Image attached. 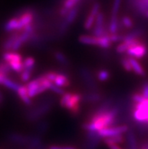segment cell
Instances as JSON below:
<instances>
[{
	"mask_svg": "<svg viewBox=\"0 0 148 149\" xmlns=\"http://www.w3.org/2000/svg\"><path fill=\"white\" fill-rule=\"evenodd\" d=\"M83 102V95L77 93H66L61 95L60 104L73 114H79L81 109V102Z\"/></svg>",
	"mask_w": 148,
	"mask_h": 149,
	"instance_id": "1",
	"label": "cell"
},
{
	"mask_svg": "<svg viewBox=\"0 0 148 149\" xmlns=\"http://www.w3.org/2000/svg\"><path fill=\"white\" fill-rule=\"evenodd\" d=\"M51 82L45 78V75L40 76L39 77L33 79L26 84L28 95L30 98H34L38 95L42 94L45 91L49 89Z\"/></svg>",
	"mask_w": 148,
	"mask_h": 149,
	"instance_id": "2",
	"label": "cell"
},
{
	"mask_svg": "<svg viewBox=\"0 0 148 149\" xmlns=\"http://www.w3.org/2000/svg\"><path fill=\"white\" fill-rule=\"evenodd\" d=\"M52 105L53 101L51 99H45L42 102H40L36 107L29 111L27 113V118L32 121L40 120L50 111Z\"/></svg>",
	"mask_w": 148,
	"mask_h": 149,
	"instance_id": "3",
	"label": "cell"
},
{
	"mask_svg": "<svg viewBox=\"0 0 148 149\" xmlns=\"http://www.w3.org/2000/svg\"><path fill=\"white\" fill-rule=\"evenodd\" d=\"M131 115L135 123L148 124V99L141 103H133Z\"/></svg>",
	"mask_w": 148,
	"mask_h": 149,
	"instance_id": "4",
	"label": "cell"
},
{
	"mask_svg": "<svg viewBox=\"0 0 148 149\" xmlns=\"http://www.w3.org/2000/svg\"><path fill=\"white\" fill-rule=\"evenodd\" d=\"M3 61L8 63L11 70L21 74L24 70L22 56L16 52H5L2 54Z\"/></svg>",
	"mask_w": 148,
	"mask_h": 149,
	"instance_id": "5",
	"label": "cell"
},
{
	"mask_svg": "<svg viewBox=\"0 0 148 149\" xmlns=\"http://www.w3.org/2000/svg\"><path fill=\"white\" fill-rule=\"evenodd\" d=\"M129 130V128L127 125L119 124L103 129V130L98 131V132L101 139H105L112 137V136H119V135H123V133L127 132Z\"/></svg>",
	"mask_w": 148,
	"mask_h": 149,
	"instance_id": "6",
	"label": "cell"
},
{
	"mask_svg": "<svg viewBox=\"0 0 148 149\" xmlns=\"http://www.w3.org/2000/svg\"><path fill=\"white\" fill-rule=\"evenodd\" d=\"M148 52V48L146 42L142 41L137 45L129 48L126 52L127 56L131 57L135 59H141L145 56Z\"/></svg>",
	"mask_w": 148,
	"mask_h": 149,
	"instance_id": "7",
	"label": "cell"
},
{
	"mask_svg": "<svg viewBox=\"0 0 148 149\" xmlns=\"http://www.w3.org/2000/svg\"><path fill=\"white\" fill-rule=\"evenodd\" d=\"M108 33V30L105 26L104 15L103 12H99L96 17L95 22H94L93 30H92V34L93 36L99 37V36H105Z\"/></svg>",
	"mask_w": 148,
	"mask_h": 149,
	"instance_id": "8",
	"label": "cell"
},
{
	"mask_svg": "<svg viewBox=\"0 0 148 149\" xmlns=\"http://www.w3.org/2000/svg\"><path fill=\"white\" fill-rule=\"evenodd\" d=\"M79 75L85 84L91 89L90 91H97V84L92 71L88 68H81L79 70Z\"/></svg>",
	"mask_w": 148,
	"mask_h": 149,
	"instance_id": "9",
	"label": "cell"
},
{
	"mask_svg": "<svg viewBox=\"0 0 148 149\" xmlns=\"http://www.w3.org/2000/svg\"><path fill=\"white\" fill-rule=\"evenodd\" d=\"M100 12V4L98 2L95 3L92 6V8L90 10V12L87 16L86 19L84 22V28L85 30H90L94 26L95 19L98 14Z\"/></svg>",
	"mask_w": 148,
	"mask_h": 149,
	"instance_id": "10",
	"label": "cell"
},
{
	"mask_svg": "<svg viewBox=\"0 0 148 149\" xmlns=\"http://www.w3.org/2000/svg\"><path fill=\"white\" fill-rule=\"evenodd\" d=\"M131 5L135 11L141 15H145L148 11V0H130Z\"/></svg>",
	"mask_w": 148,
	"mask_h": 149,
	"instance_id": "11",
	"label": "cell"
},
{
	"mask_svg": "<svg viewBox=\"0 0 148 149\" xmlns=\"http://www.w3.org/2000/svg\"><path fill=\"white\" fill-rule=\"evenodd\" d=\"M102 100V95L97 91H89L83 95V102L86 103H98Z\"/></svg>",
	"mask_w": 148,
	"mask_h": 149,
	"instance_id": "12",
	"label": "cell"
},
{
	"mask_svg": "<svg viewBox=\"0 0 148 149\" xmlns=\"http://www.w3.org/2000/svg\"><path fill=\"white\" fill-rule=\"evenodd\" d=\"M0 84L4 86L5 87L8 88V89H11V90L14 91L15 93H17L18 91L19 88L21 87V85H20L18 83L14 81L13 79H10L7 76H4L2 77L1 80H0Z\"/></svg>",
	"mask_w": 148,
	"mask_h": 149,
	"instance_id": "13",
	"label": "cell"
},
{
	"mask_svg": "<svg viewBox=\"0 0 148 149\" xmlns=\"http://www.w3.org/2000/svg\"><path fill=\"white\" fill-rule=\"evenodd\" d=\"M19 33H20V31H15V32L11 33L9 36L6 38L3 44H2V49H3L4 52H11V48L13 46L16 39L18 36Z\"/></svg>",
	"mask_w": 148,
	"mask_h": 149,
	"instance_id": "14",
	"label": "cell"
},
{
	"mask_svg": "<svg viewBox=\"0 0 148 149\" xmlns=\"http://www.w3.org/2000/svg\"><path fill=\"white\" fill-rule=\"evenodd\" d=\"M17 94L19 98H21V100L24 102V104L27 106L32 105V101H31V98L29 96L28 91L26 89V85H21L17 92Z\"/></svg>",
	"mask_w": 148,
	"mask_h": 149,
	"instance_id": "15",
	"label": "cell"
},
{
	"mask_svg": "<svg viewBox=\"0 0 148 149\" xmlns=\"http://www.w3.org/2000/svg\"><path fill=\"white\" fill-rule=\"evenodd\" d=\"M8 137L11 142H14V143L21 144V145H26V144L28 145L29 140H30V136H23V135L16 133V132L10 133Z\"/></svg>",
	"mask_w": 148,
	"mask_h": 149,
	"instance_id": "16",
	"label": "cell"
},
{
	"mask_svg": "<svg viewBox=\"0 0 148 149\" xmlns=\"http://www.w3.org/2000/svg\"><path fill=\"white\" fill-rule=\"evenodd\" d=\"M54 85H56L57 86H59L60 88H64V87H67L70 85V81H69V78L65 74L63 73H58L57 74L56 78L54 79Z\"/></svg>",
	"mask_w": 148,
	"mask_h": 149,
	"instance_id": "17",
	"label": "cell"
},
{
	"mask_svg": "<svg viewBox=\"0 0 148 149\" xmlns=\"http://www.w3.org/2000/svg\"><path fill=\"white\" fill-rule=\"evenodd\" d=\"M130 62H131V68H132V71L135 72L137 75L140 77H145L146 76V71H145V68H143L142 65L140 64L137 59L129 57Z\"/></svg>",
	"mask_w": 148,
	"mask_h": 149,
	"instance_id": "18",
	"label": "cell"
},
{
	"mask_svg": "<svg viewBox=\"0 0 148 149\" xmlns=\"http://www.w3.org/2000/svg\"><path fill=\"white\" fill-rule=\"evenodd\" d=\"M120 27H121V26H120V23L118 20V17L111 15L110 21V24H109L108 26L109 33H118Z\"/></svg>",
	"mask_w": 148,
	"mask_h": 149,
	"instance_id": "19",
	"label": "cell"
},
{
	"mask_svg": "<svg viewBox=\"0 0 148 149\" xmlns=\"http://www.w3.org/2000/svg\"><path fill=\"white\" fill-rule=\"evenodd\" d=\"M4 30L8 33H13L18 31L17 30V17H14L6 21L3 26Z\"/></svg>",
	"mask_w": 148,
	"mask_h": 149,
	"instance_id": "20",
	"label": "cell"
},
{
	"mask_svg": "<svg viewBox=\"0 0 148 149\" xmlns=\"http://www.w3.org/2000/svg\"><path fill=\"white\" fill-rule=\"evenodd\" d=\"M126 140H127L129 149H138L137 140L135 137V134L132 130H129L126 132Z\"/></svg>",
	"mask_w": 148,
	"mask_h": 149,
	"instance_id": "21",
	"label": "cell"
},
{
	"mask_svg": "<svg viewBox=\"0 0 148 149\" xmlns=\"http://www.w3.org/2000/svg\"><path fill=\"white\" fill-rule=\"evenodd\" d=\"M79 41L84 45H98V37L93 35H82L79 37Z\"/></svg>",
	"mask_w": 148,
	"mask_h": 149,
	"instance_id": "22",
	"label": "cell"
},
{
	"mask_svg": "<svg viewBox=\"0 0 148 149\" xmlns=\"http://www.w3.org/2000/svg\"><path fill=\"white\" fill-rule=\"evenodd\" d=\"M112 43L113 42L109 37V33L105 35V36L98 37V45H97V46H98V47L107 49L110 48Z\"/></svg>",
	"mask_w": 148,
	"mask_h": 149,
	"instance_id": "23",
	"label": "cell"
},
{
	"mask_svg": "<svg viewBox=\"0 0 148 149\" xmlns=\"http://www.w3.org/2000/svg\"><path fill=\"white\" fill-rule=\"evenodd\" d=\"M78 11H79V8L78 7H74L72 9H70L68 12V14L66 15V17H64V21H65L68 25H70L73 21H75L76 17L77 15H78Z\"/></svg>",
	"mask_w": 148,
	"mask_h": 149,
	"instance_id": "24",
	"label": "cell"
},
{
	"mask_svg": "<svg viewBox=\"0 0 148 149\" xmlns=\"http://www.w3.org/2000/svg\"><path fill=\"white\" fill-rule=\"evenodd\" d=\"M104 143H115V144H123L126 141V139L123 136V135H119V136H112V137H109V138L103 139Z\"/></svg>",
	"mask_w": 148,
	"mask_h": 149,
	"instance_id": "25",
	"label": "cell"
},
{
	"mask_svg": "<svg viewBox=\"0 0 148 149\" xmlns=\"http://www.w3.org/2000/svg\"><path fill=\"white\" fill-rule=\"evenodd\" d=\"M54 58L57 60V61L58 63H60L61 65H64V66H68L69 65V61H68L67 58L60 52H55L54 53Z\"/></svg>",
	"mask_w": 148,
	"mask_h": 149,
	"instance_id": "26",
	"label": "cell"
},
{
	"mask_svg": "<svg viewBox=\"0 0 148 149\" xmlns=\"http://www.w3.org/2000/svg\"><path fill=\"white\" fill-rule=\"evenodd\" d=\"M120 26H123L125 29H131L134 26L133 21L131 20V18L129 16H123L120 21Z\"/></svg>",
	"mask_w": 148,
	"mask_h": 149,
	"instance_id": "27",
	"label": "cell"
},
{
	"mask_svg": "<svg viewBox=\"0 0 148 149\" xmlns=\"http://www.w3.org/2000/svg\"><path fill=\"white\" fill-rule=\"evenodd\" d=\"M96 77L97 79L101 82H105L107 81V79H109V78L110 77V73L107 70H105V69H101L99 70L97 74H96Z\"/></svg>",
	"mask_w": 148,
	"mask_h": 149,
	"instance_id": "28",
	"label": "cell"
},
{
	"mask_svg": "<svg viewBox=\"0 0 148 149\" xmlns=\"http://www.w3.org/2000/svg\"><path fill=\"white\" fill-rule=\"evenodd\" d=\"M24 70H33L35 67V59L33 57H27L24 60H23Z\"/></svg>",
	"mask_w": 148,
	"mask_h": 149,
	"instance_id": "29",
	"label": "cell"
},
{
	"mask_svg": "<svg viewBox=\"0 0 148 149\" xmlns=\"http://www.w3.org/2000/svg\"><path fill=\"white\" fill-rule=\"evenodd\" d=\"M121 64H122V68H124V70L127 72H131L132 71V68H131V62H130L129 57V56H124L121 58Z\"/></svg>",
	"mask_w": 148,
	"mask_h": 149,
	"instance_id": "30",
	"label": "cell"
},
{
	"mask_svg": "<svg viewBox=\"0 0 148 149\" xmlns=\"http://www.w3.org/2000/svg\"><path fill=\"white\" fill-rule=\"evenodd\" d=\"M11 71V68L9 65L8 64V63L5 62V61H1L0 62V74L3 76H8L10 74Z\"/></svg>",
	"mask_w": 148,
	"mask_h": 149,
	"instance_id": "31",
	"label": "cell"
},
{
	"mask_svg": "<svg viewBox=\"0 0 148 149\" xmlns=\"http://www.w3.org/2000/svg\"><path fill=\"white\" fill-rule=\"evenodd\" d=\"M33 71V70H23V71L21 73V75H20V78H21V81L23 83H28L30 81L31 77H32Z\"/></svg>",
	"mask_w": 148,
	"mask_h": 149,
	"instance_id": "32",
	"label": "cell"
},
{
	"mask_svg": "<svg viewBox=\"0 0 148 149\" xmlns=\"http://www.w3.org/2000/svg\"><path fill=\"white\" fill-rule=\"evenodd\" d=\"M131 99L133 103H141L143 101H145L146 98L143 96L140 92H138V93H135L131 95Z\"/></svg>",
	"mask_w": 148,
	"mask_h": 149,
	"instance_id": "33",
	"label": "cell"
},
{
	"mask_svg": "<svg viewBox=\"0 0 148 149\" xmlns=\"http://www.w3.org/2000/svg\"><path fill=\"white\" fill-rule=\"evenodd\" d=\"M80 0H65L64 2V7L66 8L67 9L70 10L73 8L76 7L77 3H79Z\"/></svg>",
	"mask_w": 148,
	"mask_h": 149,
	"instance_id": "34",
	"label": "cell"
},
{
	"mask_svg": "<svg viewBox=\"0 0 148 149\" xmlns=\"http://www.w3.org/2000/svg\"><path fill=\"white\" fill-rule=\"evenodd\" d=\"M49 90H51L53 93H56V94L59 95H63L65 93V91L62 89V88H60L59 86H57L56 85H54V83H51V84L50 85V87H49Z\"/></svg>",
	"mask_w": 148,
	"mask_h": 149,
	"instance_id": "35",
	"label": "cell"
},
{
	"mask_svg": "<svg viewBox=\"0 0 148 149\" xmlns=\"http://www.w3.org/2000/svg\"><path fill=\"white\" fill-rule=\"evenodd\" d=\"M129 49V46L127 45V44L126 42H120L117 46H116V52L119 53V54H123V53L127 52V50Z\"/></svg>",
	"mask_w": 148,
	"mask_h": 149,
	"instance_id": "36",
	"label": "cell"
},
{
	"mask_svg": "<svg viewBox=\"0 0 148 149\" xmlns=\"http://www.w3.org/2000/svg\"><path fill=\"white\" fill-rule=\"evenodd\" d=\"M49 128V123L45 120H41L39 121V123L37 124V129L39 132H44L47 130V129Z\"/></svg>",
	"mask_w": 148,
	"mask_h": 149,
	"instance_id": "37",
	"label": "cell"
},
{
	"mask_svg": "<svg viewBox=\"0 0 148 149\" xmlns=\"http://www.w3.org/2000/svg\"><path fill=\"white\" fill-rule=\"evenodd\" d=\"M120 2H121V0H114L112 8V15L113 16H117L120 7Z\"/></svg>",
	"mask_w": 148,
	"mask_h": 149,
	"instance_id": "38",
	"label": "cell"
},
{
	"mask_svg": "<svg viewBox=\"0 0 148 149\" xmlns=\"http://www.w3.org/2000/svg\"><path fill=\"white\" fill-rule=\"evenodd\" d=\"M57 74H58V72L49 71V72H46L45 74H44V75H45V77L46 79H49V81L51 82V83H53L54 80V79L56 78Z\"/></svg>",
	"mask_w": 148,
	"mask_h": 149,
	"instance_id": "39",
	"label": "cell"
},
{
	"mask_svg": "<svg viewBox=\"0 0 148 149\" xmlns=\"http://www.w3.org/2000/svg\"><path fill=\"white\" fill-rule=\"evenodd\" d=\"M140 93L142 94L143 96L145 97L146 99H148V81L144 83V84L141 86Z\"/></svg>",
	"mask_w": 148,
	"mask_h": 149,
	"instance_id": "40",
	"label": "cell"
},
{
	"mask_svg": "<svg viewBox=\"0 0 148 149\" xmlns=\"http://www.w3.org/2000/svg\"><path fill=\"white\" fill-rule=\"evenodd\" d=\"M69 11V10L67 9L66 8H64V6H63V7L60 8V10H59V15H60V16H62V17H66V15H67Z\"/></svg>",
	"mask_w": 148,
	"mask_h": 149,
	"instance_id": "41",
	"label": "cell"
},
{
	"mask_svg": "<svg viewBox=\"0 0 148 149\" xmlns=\"http://www.w3.org/2000/svg\"><path fill=\"white\" fill-rule=\"evenodd\" d=\"M106 145L107 146V147L109 148L110 149H122V148L119 146L117 144H115V143H105Z\"/></svg>",
	"mask_w": 148,
	"mask_h": 149,
	"instance_id": "42",
	"label": "cell"
},
{
	"mask_svg": "<svg viewBox=\"0 0 148 149\" xmlns=\"http://www.w3.org/2000/svg\"><path fill=\"white\" fill-rule=\"evenodd\" d=\"M49 149H76L73 147H61V146H52L49 147Z\"/></svg>",
	"mask_w": 148,
	"mask_h": 149,
	"instance_id": "43",
	"label": "cell"
},
{
	"mask_svg": "<svg viewBox=\"0 0 148 149\" xmlns=\"http://www.w3.org/2000/svg\"><path fill=\"white\" fill-rule=\"evenodd\" d=\"M141 149H148V141H146L143 143Z\"/></svg>",
	"mask_w": 148,
	"mask_h": 149,
	"instance_id": "44",
	"label": "cell"
},
{
	"mask_svg": "<svg viewBox=\"0 0 148 149\" xmlns=\"http://www.w3.org/2000/svg\"><path fill=\"white\" fill-rule=\"evenodd\" d=\"M2 101H3V97H2V93H0V105H1V104H2Z\"/></svg>",
	"mask_w": 148,
	"mask_h": 149,
	"instance_id": "45",
	"label": "cell"
},
{
	"mask_svg": "<svg viewBox=\"0 0 148 149\" xmlns=\"http://www.w3.org/2000/svg\"><path fill=\"white\" fill-rule=\"evenodd\" d=\"M145 16H146V17H147V18H148V11H147V12H146V14H145Z\"/></svg>",
	"mask_w": 148,
	"mask_h": 149,
	"instance_id": "46",
	"label": "cell"
}]
</instances>
